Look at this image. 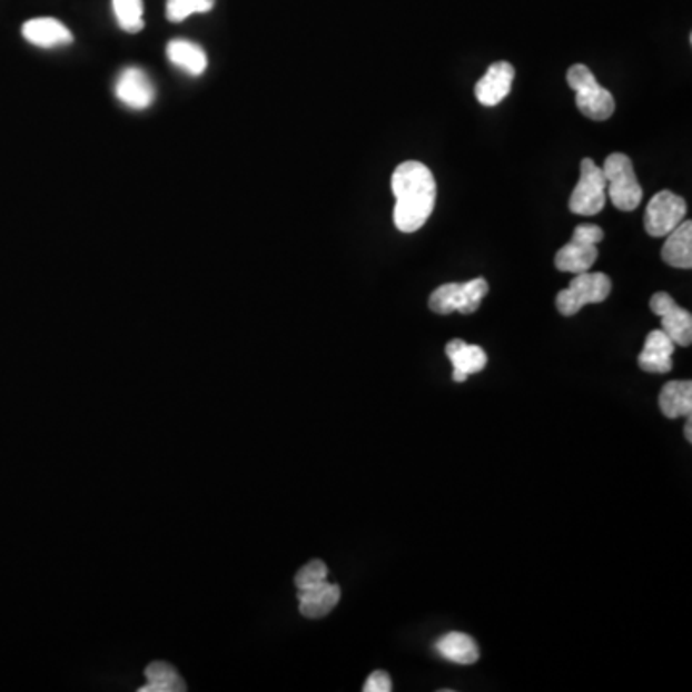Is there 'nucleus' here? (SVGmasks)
<instances>
[{
	"label": "nucleus",
	"mask_w": 692,
	"mask_h": 692,
	"mask_svg": "<svg viewBox=\"0 0 692 692\" xmlns=\"http://www.w3.org/2000/svg\"><path fill=\"white\" fill-rule=\"evenodd\" d=\"M391 189L395 195V226L403 234H416L427 224L435 210L437 184L432 170L417 160L403 162L391 177Z\"/></svg>",
	"instance_id": "obj_1"
},
{
	"label": "nucleus",
	"mask_w": 692,
	"mask_h": 692,
	"mask_svg": "<svg viewBox=\"0 0 692 692\" xmlns=\"http://www.w3.org/2000/svg\"><path fill=\"white\" fill-rule=\"evenodd\" d=\"M567 86L575 92V105L589 120L604 121L615 110L612 92L596 81L593 71L585 65H575L567 70Z\"/></svg>",
	"instance_id": "obj_2"
},
{
	"label": "nucleus",
	"mask_w": 692,
	"mask_h": 692,
	"mask_svg": "<svg viewBox=\"0 0 692 692\" xmlns=\"http://www.w3.org/2000/svg\"><path fill=\"white\" fill-rule=\"evenodd\" d=\"M606 179L607 195L612 205L622 212H633L643 200V187L635 176V168L627 155L614 152L606 158L602 168Z\"/></svg>",
	"instance_id": "obj_3"
},
{
	"label": "nucleus",
	"mask_w": 692,
	"mask_h": 692,
	"mask_svg": "<svg viewBox=\"0 0 692 692\" xmlns=\"http://www.w3.org/2000/svg\"><path fill=\"white\" fill-rule=\"evenodd\" d=\"M612 281L601 271H583L575 274L570 287L560 290L556 308L562 316H575L586 304H601L610 297Z\"/></svg>",
	"instance_id": "obj_4"
},
{
	"label": "nucleus",
	"mask_w": 692,
	"mask_h": 692,
	"mask_svg": "<svg viewBox=\"0 0 692 692\" xmlns=\"http://www.w3.org/2000/svg\"><path fill=\"white\" fill-rule=\"evenodd\" d=\"M488 283L485 277H477L467 283H446L433 290L429 297V308L435 314L448 316L453 312L474 314L481 306V300L487 297Z\"/></svg>",
	"instance_id": "obj_5"
},
{
	"label": "nucleus",
	"mask_w": 692,
	"mask_h": 692,
	"mask_svg": "<svg viewBox=\"0 0 692 692\" xmlns=\"http://www.w3.org/2000/svg\"><path fill=\"white\" fill-rule=\"evenodd\" d=\"M604 239L602 227L594 224H583L575 227L573 237L565 247L560 248L556 255V268L567 274H583L593 268L594 261L599 258L596 245Z\"/></svg>",
	"instance_id": "obj_6"
},
{
	"label": "nucleus",
	"mask_w": 692,
	"mask_h": 692,
	"mask_svg": "<svg viewBox=\"0 0 692 692\" xmlns=\"http://www.w3.org/2000/svg\"><path fill=\"white\" fill-rule=\"evenodd\" d=\"M606 205V179L593 162V158H585L581 162V177L572 197H570V210L577 216H596L602 212Z\"/></svg>",
	"instance_id": "obj_7"
},
{
	"label": "nucleus",
	"mask_w": 692,
	"mask_h": 692,
	"mask_svg": "<svg viewBox=\"0 0 692 692\" xmlns=\"http://www.w3.org/2000/svg\"><path fill=\"white\" fill-rule=\"evenodd\" d=\"M685 198L671 191L656 192L646 206L644 229L650 237H665L685 219Z\"/></svg>",
	"instance_id": "obj_8"
},
{
	"label": "nucleus",
	"mask_w": 692,
	"mask_h": 692,
	"mask_svg": "<svg viewBox=\"0 0 692 692\" xmlns=\"http://www.w3.org/2000/svg\"><path fill=\"white\" fill-rule=\"evenodd\" d=\"M650 310L662 319V332L670 337L675 345L691 346L692 343V316L691 312L681 308L668 293H656L650 298Z\"/></svg>",
	"instance_id": "obj_9"
},
{
	"label": "nucleus",
	"mask_w": 692,
	"mask_h": 692,
	"mask_svg": "<svg viewBox=\"0 0 692 692\" xmlns=\"http://www.w3.org/2000/svg\"><path fill=\"white\" fill-rule=\"evenodd\" d=\"M116 97L134 110H147L156 99L155 86L147 71L141 68H126L116 79Z\"/></svg>",
	"instance_id": "obj_10"
},
{
	"label": "nucleus",
	"mask_w": 692,
	"mask_h": 692,
	"mask_svg": "<svg viewBox=\"0 0 692 692\" xmlns=\"http://www.w3.org/2000/svg\"><path fill=\"white\" fill-rule=\"evenodd\" d=\"M516 78V70L510 62H495L487 73L477 81L475 97L483 107H496L508 97L512 83Z\"/></svg>",
	"instance_id": "obj_11"
},
{
	"label": "nucleus",
	"mask_w": 692,
	"mask_h": 692,
	"mask_svg": "<svg viewBox=\"0 0 692 692\" xmlns=\"http://www.w3.org/2000/svg\"><path fill=\"white\" fill-rule=\"evenodd\" d=\"M22 36L39 49H57L73 43V36L57 18H33L23 23Z\"/></svg>",
	"instance_id": "obj_12"
},
{
	"label": "nucleus",
	"mask_w": 692,
	"mask_h": 692,
	"mask_svg": "<svg viewBox=\"0 0 692 692\" xmlns=\"http://www.w3.org/2000/svg\"><path fill=\"white\" fill-rule=\"evenodd\" d=\"M673 350L675 343L662 329L650 332L644 340L643 353L639 354V368L649 374H670L673 368Z\"/></svg>",
	"instance_id": "obj_13"
},
{
	"label": "nucleus",
	"mask_w": 692,
	"mask_h": 692,
	"mask_svg": "<svg viewBox=\"0 0 692 692\" xmlns=\"http://www.w3.org/2000/svg\"><path fill=\"white\" fill-rule=\"evenodd\" d=\"M446 356L453 364V379L466 382L469 375L480 374L487 366V353L477 345H467L464 340L454 339L446 345Z\"/></svg>",
	"instance_id": "obj_14"
},
{
	"label": "nucleus",
	"mask_w": 692,
	"mask_h": 692,
	"mask_svg": "<svg viewBox=\"0 0 692 692\" xmlns=\"http://www.w3.org/2000/svg\"><path fill=\"white\" fill-rule=\"evenodd\" d=\"M340 601V586L329 583V580L298 591V607L300 614L308 620H319L327 614H332L333 607Z\"/></svg>",
	"instance_id": "obj_15"
},
{
	"label": "nucleus",
	"mask_w": 692,
	"mask_h": 692,
	"mask_svg": "<svg viewBox=\"0 0 692 692\" xmlns=\"http://www.w3.org/2000/svg\"><path fill=\"white\" fill-rule=\"evenodd\" d=\"M662 258L671 268H692V224L683 219L671 234L665 235Z\"/></svg>",
	"instance_id": "obj_16"
},
{
	"label": "nucleus",
	"mask_w": 692,
	"mask_h": 692,
	"mask_svg": "<svg viewBox=\"0 0 692 692\" xmlns=\"http://www.w3.org/2000/svg\"><path fill=\"white\" fill-rule=\"evenodd\" d=\"M166 55H168L171 65L184 70L185 73H189L192 78L202 76L208 68V57H206L205 49L200 45L192 43V41H185V39L170 41L166 47Z\"/></svg>",
	"instance_id": "obj_17"
},
{
	"label": "nucleus",
	"mask_w": 692,
	"mask_h": 692,
	"mask_svg": "<svg viewBox=\"0 0 692 692\" xmlns=\"http://www.w3.org/2000/svg\"><path fill=\"white\" fill-rule=\"evenodd\" d=\"M438 656L459 665H472L480 660V649L474 639L464 633H446L435 643Z\"/></svg>",
	"instance_id": "obj_18"
},
{
	"label": "nucleus",
	"mask_w": 692,
	"mask_h": 692,
	"mask_svg": "<svg viewBox=\"0 0 692 692\" xmlns=\"http://www.w3.org/2000/svg\"><path fill=\"white\" fill-rule=\"evenodd\" d=\"M660 411L670 419L678 417H691L692 414V383L670 382L665 383L660 393Z\"/></svg>",
	"instance_id": "obj_19"
},
{
	"label": "nucleus",
	"mask_w": 692,
	"mask_h": 692,
	"mask_svg": "<svg viewBox=\"0 0 692 692\" xmlns=\"http://www.w3.org/2000/svg\"><path fill=\"white\" fill-rule=\"evenodd\" d=\"M147 685H142L139 692H185L184 678L177 673L176 668L166 662H152L145 670Z\"/></svg>",
	"instance_id": "obj_20"
},
{
	"label": "nucleus",
	"mask_w": 692,
	"mask_h": 692,
	"mask_svg": "<svg viewBox=\"0 0 692 692\" xmlns=\"http://www.w3.org/2000/svg\"><path fill=\"white\" fill-rule=\"evenodd\" d=\"M116 22L126 33H139L145 28V2L142 0H112Z\"/></svg>",
	"instance_id": "obj_21"
},
{
	"label": "nucleus",
	"mask_w": 692,
	"mask_h": 692,
	"mask_svg": "<svg viewBox=\"0 0 692 692\" xmlns=\"http://www.w3.org/2000/svg\"><path fill=\"white\" fill-rule=\"evenodd\" d=\"M214 8V0H168L166 16L174 23L184 22L192 14H206Z\"/></svg>",
	"instance_id": "obj_22"
},
{
	"label": "nucleus",
	"mask_w": 692,
	"mask_h": 692,
	"mask_svg": "<svg viewBox=\"0 0 692 692\" xmlns=\"http://www.w3.org/2000/svg\"><path fill=\"white\" fill-rule=\"evenodd\" d=\"M327 577H329L327 565L322 560H312L298 570L297 575H295V585H297L298 591H304V589L324 583Z\"/></svg>",
	"instance_id": "obj_23"
},
{
	"label": "nucleus",
	"mask_w": 692,
	"mask_h": 692,
	"mask_svg": "<svg viewBox=\"0 0 692 692\" xmlns=\"http://www.w3.org/2000/svg\"><path fill=\"white\" fill-rule=\"evenodd\" d=\"M391 691H393V681H391L389 673H385V671H374L364 685V692Z\"/></svg>",
	"instance_id": "obj_24"
},
{
	"label": "nucleus",
	"mask_w": 692,
	"mask_h": 692,
	"mask_svg": "<svg viewBox=\"0 0 692 692\" xmlns=\"http://www.w3.org/2000/svg\"><path fill=\"white\" fill-rule=\"evenodd\" d=\"M685 438L686 441H689V443H692V419L691 417H686Z\"/></svg>",
	"instance_id": "obj_25"
}]
</instances>
